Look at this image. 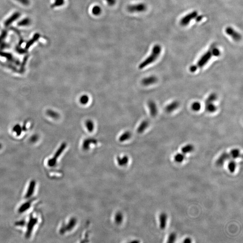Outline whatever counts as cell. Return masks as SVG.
<instances>
[{
  "mask_svg": "<svg viewBox=\"0 0 243 243\" xmlns=\"http://www.w3.org/2000/svg\"><path fill=\"white\" fill-rule=\"evenodd\" d=\"M76 221L74 219H72L71 221L68 223L67 227H62L60 230V232L62 233H65V231H68V230H70V229L74 227V225L75 224Z\"/></svg>",
  "mask_w": 243,
  "mask_h": 243,
  "instance_id": "obj_18",
  "label": "cell"
},
{
  "mask_svg": "<svg viewBox=\"0 0 243 243\" xmlns=\"http://www.w3.org/2000/svg\"><path fill=\"white\" fill-rule=\"evenodd\" d=\"M50 115L52 117L55 118H57L59 117V114L57 113L54 112V111H51L49 112Z\"/></svg>",
  "mask_w": 243,
  "mask_h": 243,
  "instance_id": "obj_41",
  "label": "cell"
},
{
  "mask_svg": "<svg viewBox=\"0 0 243 243\" xmlns=\"http://www.w3.org/2000/svg\"><path fill=\"white\" fill-rule=\"evenodd\" d=\"M35 184V181H33L30 182L29 187H28V190H27L26 195H25V197L26 198H28L31 197V196L33 195V193L34 190Z\"/></svg>",
  "mask_w": 243,
  "mask_h": 243,
  "instance_id": "obj_17",
  "label": "cell"
},
{
  "mask_svg": "<svg viewBox=\"0 0 243 243\" xmlns=\"http://www.w3.org/2000/svg\"><path fill=\"white\" fill-rule=\"evenodd\" d=\"M109 6H113L115 4L116 0H106Z\"/></svg>",
  "mask_w": 243,
  "mask_h": 243,
  "instance_id": "obj_42",
  "label": "cell"
},
{
  "mask_svg": "<svg viewBox=\"0 0 243 243\" xmlns=\"http://www.w3.org/2000/svg\"><path fill=\"white\" fill-rule=\"evenodd\" d=\"M0 56H1L5 57L9 61H11V62H16V64H17V61H16L14 57L10 53L0 51Z\"/></svg>",
  "mask_w": 243,
  "mask_h": 243,
  "instance_id": "obj_24",
  "label": "cell"
},
{
  "mask_svg": "<svg viewBox=\"0 0 243 243\" xmlns=\"http://www.w3.org/2000/svg\"><path fill=\"white\" fill-rule=\"evenodd\" d=\"M167 214L164 213H161L159 216V227L161 229L163 230L165 228L167 225Z\"/></svg>",
  "mask_w": 243,
  "mask_h": 243,
  "instance_id": "obj_12",
  "label": "cell"
},
{
  "mask_svg": "<svg viewBox=\"0 0 243 243\" xmlns=\"http://www.w3.org/2000/svg\"><path fill=\"white\" fill-rule=\"evenodd\" d=\"M101 11H102V10L99 6H95L92 8V14L95 16H98V15H100L101 14Z\"/></svg>",
  "mask_w": 243,
  "mask_h": 243,
  "instance_id": "obj_30",
  "label": "cell"
},
{
  "mask_svg": "<svg viewBox=\"0 0 243 243\" xmlns=\"http://www.w3.org/2000/svg\"><path fill=\"white\" fill-rule=\"evenodd\" d=\"M40 34L39 33H36L33 36V38L29 40V41L27 43L25 46V49L27 50L33 45L38 40L40 37Z\"/></svg>",
  "mask_w": 243,
  "mask_h": 243,
  "instance_id": "obj_16",
  "label": "cell"
},
{
  "mask_svg": "<svg viewBox=\"0 0 243 243\" xmlns=\"http://www.w3.org/2000/svg\"><path fill=\"white\" fill-rule=\"evenodd\" d=\"M212 53L211 51L206 52L204 55H203L198 60L197 65L198 68H202L204 66L210 59L212 56Z\"/></svg>",
  "mask_w": 243,
  "mask_h": 243,
  "instance_id": "obj_4",
  "label": "cell"
},
{
  "mask_svg": "<svg viewBox=\"0 0 243 243\" xmlns=\"http://www.w3.org/2000/svg\"><path fill=\"white\" fill-rule=\"evenodd\" d=\"M229 154L230 158L233 159H236V158H238L240 156V151L237 149H234L230 151Z\"/></svg>",
  "mask_w": 243,
  "mask_h": 243,
  "instance_id": "obj_23",
  "label": "cell"
},
{
  "mask_svg": "<svg viewBox=\"0 0 243 243\" xmlns=\"http://www.w3.org/2000/svg\"><path fill=\"white\" fill-rule=\"evenodd\" d=\"M85 124L88 131L90 132H92L94 129V123L93 121L90 119H88L86 121Z\"/></svg>",
  "mask_w": 243,
  "mask_h": 243,
  "instance_id": "obj_25",
  "label": "cell"
},
{
  "mask_svg": "<svg viewBox=\"0 0 243 243\" xmlns=\"http://www.w3.org/2000/svg\"><path fill=\"white\" fill-rule=\"evenodd\" d=\"M16 1L25 6H28L30 3L29 0H16Z\"/></svg>",
  "mask_w": 243,
  "mask_h": 243,
  "instance_id": "obj_40",
  "label": "cell"
},
{
  "mask_svg": "<svg viewBox=\"0 0 243 243\" xmlns=\"http://www.w3.org/2000/svg\"><path fill=\"white\" fill-rule=\"evenodd\" d=\"M236 161H234V160H230L228 164L227 167L229 171L231 173H234L236 171Z\"/></svg>",
  "mask_w": 243,
  "mask_h": 243,
  "instance_id": "obj_19",
  "label": "cell"
},
{
  "mask_svg": "<svg viewBox=\"0 0 243 243\" xmlns=\"http://www.w3.org/2000/svg\"><path fill=\"white\" fill-rule=\"evenodd\" d=\"M115 220L116 222L117 223H121L123 220V216L122 214H120V213L117 214L115 217Z\"/></svg>",
  "mask_w": 243,
  "mask_h": 243,
  "instance_id": "obj_36",
  "label": "cell"
},
{
  "mask_svg": "<svg viewBox=\"0 0 243 243\" xmlns=\"http://www.w3.org/2000/svg\"><path fill=\"white\" fill-rule=\"evenodd\" d=\"M161 51L162 48L161 46L159 45H155L152 49V52L150 55L145 60L140 63L139 66V68L140 69H143L144 68L155 62L159 56V55L161 53Z\"/></svg>",
  "mask_w": 243,
  "mask_h": 243,
  "instance_id": "obj_1",
  "label": "cell"
},
{
  "mask_svg": "<svg viewBox=\"0 0 243 243\" xmlns=\"http://www.w3.org/2000/svg\"><path fill=\"white\" fill-rule=\"evenodd\" d=\"M66 145L65 143H63L62 145L60 146V148L59 149L56 155L54 156V157L52 159H50L48 162V164L49 166H50V167H53V166H55L56 163L57 158L61 155V153L64 151V149L66 147Z\"/></svg>",
  "mask_w": 243,
  "mask_h": 243,
  "instance_id": "obj_6",
  "label": "cell"
},
{
  "mask_svg": "<svg viewBox=\"0 0 243 243\" xmlns=\"http://www.w3.org/2000/svg\"><path fill=\"white\" fill-rule=\"evenodd\" d=\"M231 158L230 155V154L227 152H224L222 153L219 158L217 159L216 162V164L217 166H221L224 164L225 162L228 159Z\"/></svg>",
  "mask_w": 243,
  "mask_h": 243,
  "instance_id": "obj_7",
  "label": "cell"
},
{
  "mask_svg": "<svg viewBox=\"0 0 243 243\" xmlns=\"http://www.w3.org/2000/svg\"><path fill=\"white\" fill-rule=\"evenodd\" d=\"M132 134L130 132L126 131L123 133L119 138V140L121 142L126 141L131 137Z\"/></svg>",
  "mask_w": 243,
  "mask_h": 243,
  "instance_id": "obj_20",
  "label": "cell"
},
{
  "mask_svg": "<svg viewBox=\"0 0 243 243\" xmlns=\"http://www.w3.org/2000/svg\"><path fill=\"white\" fill-rule=\"evenodd\" d=\"M148 106L149 109L150 115L155 117L158 114V108L155 103L153 100H149L148 103Z\"/></svg>",
  "mask_w": 243,
  "mask_h": 243,
  "instance_id": "obj_9",
  "label": "cell"
},
{
  "mask_svg": "<svg viewBox=\"0 0 243 243\" xmlns=\"http://www.w3.org/2000/svg\"><path fill=\"white\" fill-rule=\"evenodd\" d=\"M217 96L215 93H212L208 97L205 101L206 103H213L217 100Z\"/></svg>",
  "mask_w": 243,
  "mask_h": 243,
  "instance_id": "obj_29",
  "label": "cell"
},
{
  "mask_svg": "<svg viewBox=\"0 0 243 243\" xmlns=\"http://www.w3.org/2000/svg\"><path fill=\"white\" fill-rule=\"evenodd\" d=\"M16 51H17L18 53H20V54H24V53H25L26 51V49H24L21 48L20 47V45H18L16 47Z\"/></svg>",
  "mask_w": 243,
  "mask_h": 243,
  "instance_id": "obj_37",
  "label": "cell"
},
{
  "mask_svg": "<svg viewBox=\"0 0 243 243\" xmlns=\"http://www.w3.org/2000/svg\"><path fill=\"white\" fill-rule=\"evenodd\" d=\"M198 12L195 11V10L189 13L181 19L180 22L181 25L183 26H186L187 25L191 22L192 19L195 18L196 17L198 16Z\"/></svg>",
  "mask_w": 243,
  "mask_h": 243,
  "instance_id": "obj_3",
  "label": "cell"
},
{
  "mask_svg": "<svg viewBox=\"0 0 243 243\" xmlns=\"http://www.w3.org/2000/svg\"><path fill=\"white\" fill-rule=\"evenodd\" d=\"M226 33L232 37L233 40L236 41H239L242 39L241 34L235 30L231 27H228L225 30Z\"/></svg>",
  "mask_w": 243,
  "mask_h": 243,
  "instance_id": "obj_5",
  "label": "cell"
},
{
  "mask_svg": "<svg viewBox=\"0 0 243 243\" xmlns=\"http://www.w3.org/2000/svg\"><path fill=\"white\" fill-rule=\"evenodd\" d=\"M20 13L19 12H15V13L13 14L4 23V25L5 26L7 27L9 26L10 25L12 24V23L15 22L16 20L19 18V17L20 16Z\"/></svg>",
  "mask_w": 243,
  "mask_h": 243,
  "instance_id": "obj_10",
  "label": "cell"
},
{
  "mask_svg": "<svg viewBox=\"0 0 243 243\" xmlns=\"http://www.w3.org/2000/svg\"><path fill=\"white\" fill-rule=\"evenodd\" d=\"M147 7L144 3L130 5L128 6L127 10L129 12H142L146 10Z\"/></svg>",
  "mask_w": 243,
  "mask_h": 243,
  "instance_id": "obj_2",
  "label": "cell"
},
{
  "mask_svg": "<svg viewBox=\"0 0 243 243\" xmlns=\"http://www.w3.org/2000/svg\"><path fill=\"white\" fill-rule=\"evenodd\" d=\"M183 242L185 243H190L192 242V240H191V239L189 238H187L184 239Z\"/></svg>",
  "mask_w": 243,
  "mask_h": 243,
  "instance_id": "obj_44",
  "label": "cell"
},
{
  "mask_svg": "<svg viewBox=\"0 0 243 243\" xmlns=\"http://www.w3.org/2000/svg\"><path fill=\"white\" fill-rule=\"evenodd\" d=\"M198 67L196 65H192L190 66V67L189 68V70H190V72H195L196 71Z\"/></svg>",
  "mask_w": 243,
  "mask_h": 243,
  "instance_id": "obj_43",
  "label": "cell"
},
{
  "mask_svg": "<svg viewBox=\"0 0 243 243\" xmlns=\"http://www.w3.org/2000/svg\"><path fill=\"white\" fill-rule=\"evenodd\" d=\"M179 106V103L177 101H174L166 106L165 110L168 113H171L176 110Z\"/></svg>",
  "mask_w": 243,
  "mask_h": 243,
  "instance_id": "obj_14",
  "label": "cell"
},
{
  "mask_svg": "<svg viewBox=\"0 0 243 243\" xmlns=\"http://www.w3.org/2000/svg\"><path fill=\"white\" fill-rule=\"evenodd\" d=\"M7 36V31L6 30H3L0 35V43L4 42Z\"/></svg>",
  "mask_w": 243,
  "mask_h": 243,
  "instance_id": "obj_34",
  "label": "cell"
},
{
  "mask_svg": "<svg viewBox=\"0 0 243 243\" xmlns=\"http://www.w3.org/2000/svg\"><path fill=\"white\" fill-rule=\"evenodd\" d=\"M201 104L198 102H195L191 105V108L194 111H198L201 108Z\"/></svg>",
  "mask_w": 243,
  "mask_h": 243,
  "instance_id": "obj_31",
  "label": "cell"
},
{
  "mask_svg": "<svg viewBox=\"0 0 243 243\" xmlns=\"http://www.w3.org/2000/svg\"><path fill=\"white\" fill-rule=\"evenodd\" d=\"M149 124V122L147 120H145L142 122L137 130L138 133H142L144 132L145 130L148 127Z\"/></svg>",
  "mask_w": 243,
  "mask_h": 243,
  "instance_id": "obj_15",
  "label": "cell"
},
{
  "mask_svg": "<svg viewBox=\"0 0 243 243\" xmlns=\"http://www.w3.org/2000/svg\"><path fill=\"white\" fill-rule=\"evenodd\" d=\"M158 79L155 76H151L146 77L142 80V84L144 86H148L156 83L157 82Z\"/></svg>",
  "mask_w": 243,
  "mask_h": 243,
  "instance_id": "obj_8",
  "label": "cell"
},
{
  "mask_svg": "<svg viewBox=\"0 0 243 243\" xmlns=\"http://www.w3.org/2000/svg\"><path fill=\"white\" fill-rule=\"evenodd\" d=\"M10 47V46L9 44H8L7 42H3L0 43V48L1 49L8 48Z\"/></svg>",
  "mask_w": 243,
  "mask_h": 243,
  "instance_id": "obj_38",
  "label": "cell"
},
{
  "mask_svg": "<svg viewBox=\"0 0 243 243\" xmlns=\"http://www.w3.org/2000/svg\"><path fill=\"white\" fill-rule=\"evenodd\" d=\"M194 149V147L191 144L186 145L181 148V152L184 154H187L192 152Z\"/></svg>",
  "mask_w": 243,
  "mask_h": 243,
  "instance_id": "obj_22",
  "label": "cell"
},
{
  "mask_svg": "<svg viewBox=\"0 0 243 243\" xmlns=\"http://www.w3.org/2000/svg\"><path fill=\"white\" fill-rule=\"evenodd\" d=\"M97 141L95 138H89L86 139L83 141V144H82V148L84 150H88L91 144H97Z\"/></svg>",
  "mask_w": 243,
  "mask_h": 243,
  "instance_id": "obj_11",
  "label": "cell"
},
{
  "mask_svg": "<svg viewBox=\"0 0 243 243\" xmlns=\"http://www.w3.org/2000/svg\"><path fill=\"white\" fill-rule=\"evenodd\" d=\"M89 98L88 96L87 95H82V96L80 97V99H79L80 103L83 105L88 104V102H89Z\"/></svg>",
  "mask_w": 243,
  "mask_h": 243,
  "instance_id": "obj_28",
  "label": "cell"
},
{
  "mask_svg": "<svg viewBox=\"0 0 243 243\" xmlns=\"http://www.w3.org/2000/svg\"><path fill=\"white\" fill-rule=\"evenodd\" d=\"M205 108L208 112L210 113H214L217 110V107L213 103H205Z\"/></svg>",
  "mask_w": 243,
  "mask_h": 243,
  "instance_id": "obj_21",
  "label": "cell"
},
{
  "mask_svg": "<svg viewBox=\"0 0 243 243\" xmlns=\"http://www.w3.org/2000/svg\"><path fill=\"white\" fill-rule=\"evenodd\" d=\"M176 238H177V235L176 233H174V232L171 233L168 238V243H174L176 241Z\"/></svg>",
  "mask_w": 243,
  "mask_h": 243,
  "instance_id": "obj_33",
  "label": "cell"
},
{
  "mask_svg": "<svg viewBox=\"0 0 243 243\" xmlns=\"http://www.w3.org/2000/svg\"><path fill=\"white\" fill-rule=\"evenodd\" d=\"M195 18L196 20V21H197V22H198V21H200V20H201V19H202V18H203V16H197Z\"/></svg>",
  "mask_w": 243,
  "mask_h": 243,
  "instance_id": "obj_45",
  "label": "cell"
},
{
  "mask_svg": "<svg viewBox=\"0 0 243 243\" xmlns=\"http://www.w3.org/2000/svg\"><path fill=\"white\" fill-rule=\"evenodd\" d=\"M30 205H31V203L30 202H27L26 203H25V204H23L22 206H21V208L19 209V213H23L25 211V210H28L29 209V207H30Z\"/></svg>",
  "mask_w": 243,
  "mask_h": 243,
  "instance_id": "obj_32",
  "label": "cell"
},
{
  "mask_svg": "<svg viewBox=\"0 0 243 243\" xmlns=\"http://www.w3.org/2000/svg\"><path fill=\"white\" fill-rule=\"evenodd\" d=\"M212 53L213 56H218L220 55V51L217 48H214L213 50L212 51Z\"/></svg>",
  "mask_w": 243,
  "mask_h": 243,
  "instance_id": "obj_39",
  "label": "cell"
},
{
  "mask_svg": "<svg viewBox=\"0 0 243 243\" xmlns=\"http://www.w3.org/2000/svg\"><path fill=\"white\" fill-rule=\"evenodd\" d=\"M64 4V0H55L54 4L52 6V7H59L63 6Z\"/></svg>",
  "mask_w": 243,
  "mask_h": 243,
  "instance_id": "obj_35",
  "label": "cell"
},
{
  "mask_svg": "<svg viewBox=\"0 0 243 243\" xmlns=\"http://www.w3.org/2000/svg\"><path fill=\"white\" fill-rule=\"evenodd\" d=\"M37 219L35 218L32 217L30 218L28 224V226H27V231L26 236L27 237L30 236V234L34 226L37 223Z\"/></svg>",
  "mask_w": 243,
  "mask_h": 243,
  "instance_id": "obj_13",
  "label": "cell"
},
{
  "mask_svg": "<svg viewBox=\"0 0 243 243\" xmlns=\"http://www.w3.org/2000/svg\"><path fill=\"white\" fill-rule=\"evenodd\" d=\"M185 158V154L183 153H178L174 156V160L176 162L179 163L183 162Z\"/></svg>",
  "mask_w": 243,
  "mask_h": 243,
  "instance_id": "obj_27",
  "label": "cell"
},
{
  "mask_svg": "<svg viewBox=\"0 0 243 243\" xmlns=\"http://www.w3.org/2000/svg\"><path fill=\"white\" fill-rule=\"evenodd\" d=\"M31 21L30 19L28 18L24 19L18 23V25L19 26H27L31 24Z\"/></svg>",
  "mask_w": 243,
  "mask_h": 243,
  "instance_id": "obj_26",
  "label": "cell"
}]
</instances>
